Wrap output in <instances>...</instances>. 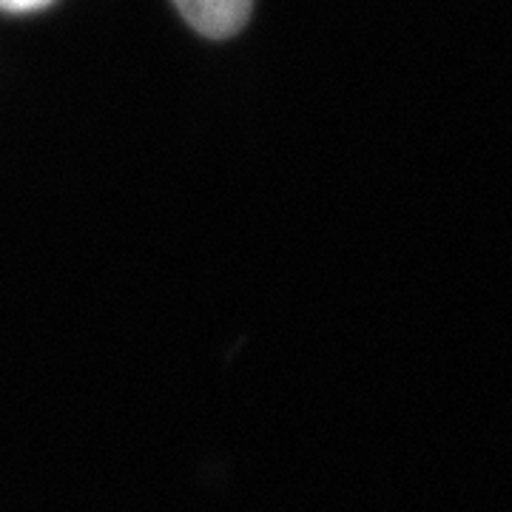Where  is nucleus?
I'll return each instance as SVG.
<instances>
[{"label": "nucleus", "instance_id": "nucleus-1", "mask_svg": "<svg viewBox=\"0 0 512 512\" xmlns=\"http://www.w3.org/2000/svg\"><path fill=\"white\" fill-rule=\"evenodd\" d=\"M191 29L205 37H231L251 18L254 0H174Z\"/></svg>", "mask_w": 512, "mask_h": 512}, {"label": "nucleus", "instance_id": "nucleus-2", "mask_svg": "<svg viewBox=\"0 0 512 512\" xmlns=\"http://www.w3.org/2000/svg\"><path fill=\"white\" fill-rule=\"evenodd\" d=\"M52 0H0V9L3 12H15V15H23V12H37L43 6H49Z\"/></svg>", "mask_w": 512, "mask_h": 512}]
</instances>
